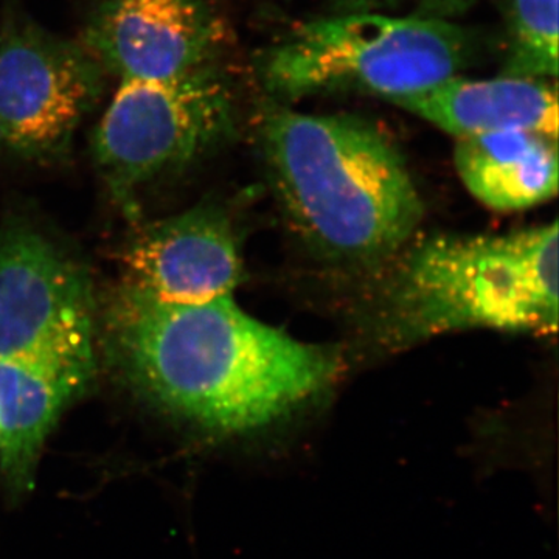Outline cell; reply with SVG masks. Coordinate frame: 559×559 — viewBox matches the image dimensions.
<instances>
[{"instance_id":"52a82bcc","label":"cell","mask_w":559,"mask_h":559,"mask_svg":"<svg viewBox=\"0 0 559 559\" xmlns=\"http://www.w3.org/2000/svg\"><path fill=\"white\" fill-rule=\"evenodd\" d=\"M103 72L83 44L7 11L0 28V148L31 159L64 153L100 97Z\"/></svg>"},{"instance_id":"4fadbf2b","label":"cell","mask_w":559,"mask_h":559,"mask_svg":"<svg viewBox=\"0 0 559 559\" xmlns=\"http://www.w3.org/2000/svg\"><path fill=\"white\" fill-rule=\"evenodd\" d=\"M506 75H558V0H511Z\"/></svg>"},{"instance_id":"5b68a950","label":"cell","mask_w":559,"mask_h":559,"mask_svg":"<svg viewBox=\"0 0 559 559\" xmlns=\"http://www.w3.org/2000/svg\"><path fill=\"white\" fill-rule=\"evenodd\" d=\"M231 124L229 87L212 66L157 80H123L92 135V156L116 200L212 150Z\"/></svg>"},{"instance_id":"5bb4252c","label":"cell","mask_w":559,"mask_h":559,"mask_svg":"<svg viewBox=\"0 0 559 559\" xmlns=\"http://www.w3.org/2000/svg\"><path fill=\"white\" fill-rule=\"evenodd\" d=\"M473 2L474 0H423V5L429 11L430 17H441L468 9Z\"/></svg>"},{"instance_id":"277c9868","label":"cell","mask_w":559,"mask_h":559,"mask_svg":"<svg viewBox=\"0 0 559 559\" xmlns=\"http://www.w3.org/2000/svg\"><path fill=\"white\" fill-rule=\"evenodd\" d=\"M471 40L441 17H393L360 11L297 25L264 51L259 73L277 100L311 95L415 94L457 76Z\"/></svg>"},{"instance_id":"9a60e30c","label":"cell","mask_w":559,"mask_h":559,"mask_svg":"<svg viewBox=\"0 0 559 559\" xmlns=\"http://www.w3.org/2000/svg\"><path fill=\"white\" fill-rule=\"evenodd\" d=\"M396 0H337L344 13H360V11H373L382 7L392 5Z\"/></svg>"},{"instance_id":"7c38bea8","label":"cell","mask_w":559,"mask_h":559,"mask_svg":"<svg viewBox=\"0 0 559 559\" xmlns=\"http://www.w3.org/2000/svg\"><path fill=\"white\" fill-rule=\"evenodd\" d=\"M455 168L466 190L495 212H522L558 194V138L502 131L457 139Z\"/></svg>"},{"instance_id":"6da1fadb","label":"cell","mask_w":559,"mask_h":559,"mask_svg":"<svg viewBox=\"0 0 559 559\" xmlns=\"http://www.w3.org/2000/svg\"><path fill=\"white\" fill-rule=\"evenodd\" d=\"M102 322L109 359L140 395L219 436L288 418L340 373L333 349L253 319L234 297L171 305L117 285Z\"/></svg>"},{"instance_id":"9c48e42d","label":"cell","mask_w":559,"mask_h":559,"mask_svg":"<svg viewBox=\"0 0 559 559\" xmlns=\"http://www.w3.org/2000/svg\"><path fill=\"white\" fill-rule=\"evenodd\" d=\"M120 286L171 305L234 297L245 271L237 235L212 205L153 221L119 249Z\"/></svg>"},{"instance_id":"30bf717a","label":"cell","mask_w":559,"mask_h":559,"mask_svg":"<svg viewBox=\"0 0 559 559\" xmlns=\"http://www.w3.org/2000/svg\"><path fill=\"white\" fill-rule=\"evenodd\" d=\"M95 364L0 360V476L14 498L35 485L40 454Z\"/></svg>"},{"instance_id":"ba28073f","label":"cell","mask_w":559,"mask_h":559,"mask_svg":"<svg viewBox=\"0 0 559 559\" xmlns=\"http://www.w3.org/2000/svg\"><path fill=\"white\" fill-rule=\"evenodd\" d=\"M224 40L212 0H92L81 44L123 81L207 68Z\"/></svg>"},{"instance_id":"7a4b0ae2","label":"cell","mask_w":559,"mask_h":559,"mask_svg":"<svg viewBox=\"0 0 559 559\" xmlns=\"http://www.w3.org/2000/svg\"><path fill=\"white\" fill-rule=\"evenodd\" d=\"M261 145L286 221L323 259L381 261L418 229L425 210L406 162L369 121L272 108Z\"/></svg>"},{"instance_id":"8fae6325","label":"cell","mask_w":559,"mask_h":559,"mask_svg":"<svg viewBox=\"0 0 559 559\" xmlns=\"http://www.w3.org/2000/svg\"><path fill=\"white\" fill-rule=\"evenodd\" d=\"M457 139L502 131H536L558 138L557 87L544 79L452 76L390 100Z\"/></svg>"},{"instance_id":"8992f818","label":"cell","mask_w":559,"mask_h":559,"mask_svg":"<svg viewBox=\"0 0 559 559\" xmlns=\"http://www.w3.org/2000/svg\"><path fill=\"white\" fill-rule=\"evenodd\" d=\"M97 305L86 271L24 223L0 231V360L95 364Z\"/></svg>"},{"instance_id":"3957f363","label":"cell","mask_w":559,"mask_h":559,"mask_svg":"<svg viewBox=\"0 0 559 559\" xmlns=\"http://www.w3.org/2000/svg\"><path fill=\"white\" fill-rule=\"evenodd\" d=\"M558 223L499 235H433L401 263L380 310L393 347L471 329L555 336Z\"/></svg>"}]
</instances>
